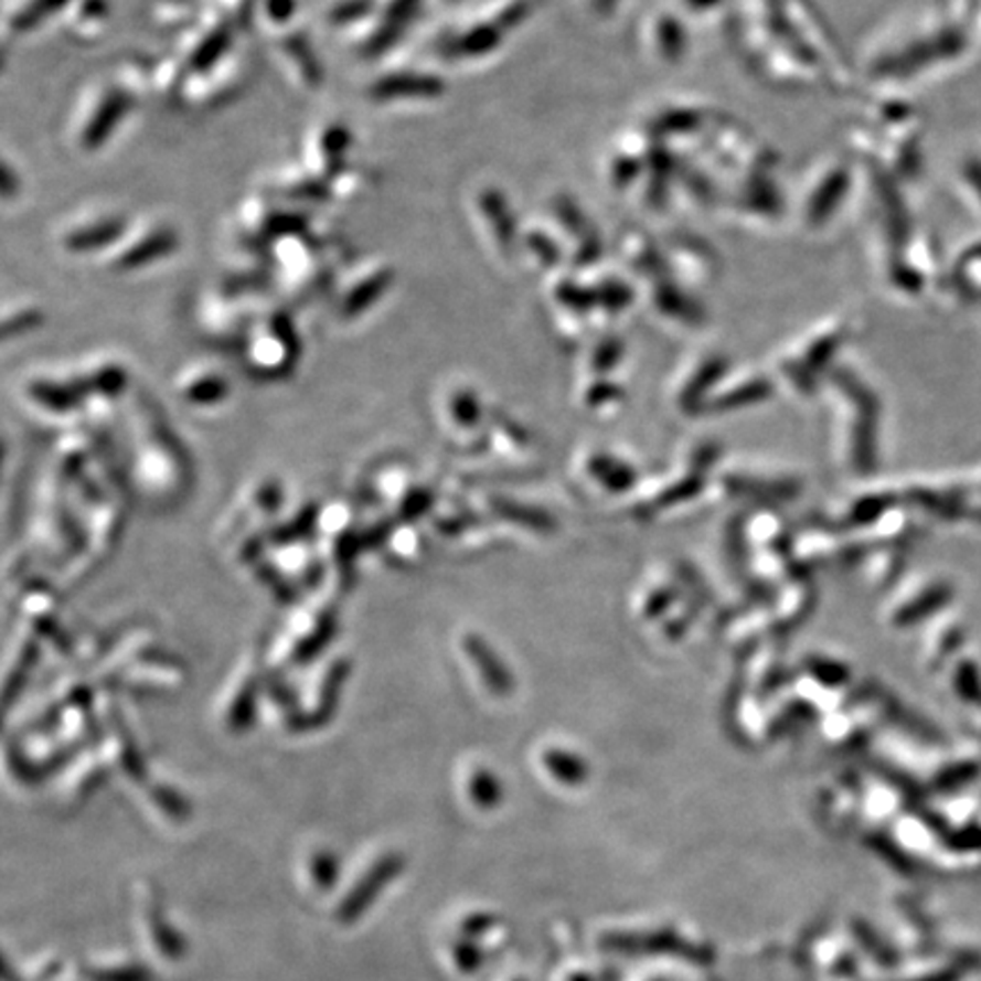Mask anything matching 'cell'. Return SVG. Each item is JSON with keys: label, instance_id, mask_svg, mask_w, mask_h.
<instances>
[{"label": "cell", "instance_id": "1", "mask_svg": "<svg viewBox=\"0 0 981 981\" xmlns=\"http://www.w3.org/2000/svg\"><path fill=\"white\" fill-rule=\"evenodd\" d=\"M441 92V83L437 77L429 75H388L373 87V94L377 98H423V96H437Z\"/></svg>", "mask_w": 981, "mask_h": 981}, {"label": "cell", "instance_id": "2", "mask_svg": "<svg viewBox=\"0 0 981 981\" xmlns=\"http://www.w3.org/2000/svg\"><path fill=\"white\" fill-rule=\"evenodd\" d=\"M124 111H126L124 94H109L107 98H103L96 107V114L87 121L83 135L85 148H98V143L114 130L116 124H119Z\"/></svg>", "mask_w": 981, "mask_h": 981}, {"label": "cell", "instance_id": "3", "mask_svg": "<svg viewBox=\"0 0 981 981\" xmlns=\"http://www.w3.org/2000/svg\"><path fill=\"white\" fill-rule=\"evenodd\" d=\"M121 227H124V223L121 221H116V218H105V221H98V223H94V225H85V227H81V230H75V232H71L68 237H66V244H68V248L71 250H87V248H98V246H105L107 242H111L116 234L121 232Z\"/></svg>", "mask_w": 981, "mask_h": 981}, {"label": "cell", "instance_id": "4", "mask_svg": "<svg viewBox=\"0 0 981 981\" xmlns=\"http://www.w3.org/2000/svg\"><path fill=\"white\" fill-rule=\"evenodd\" d=\"M959 979H961V972L957 968H948V970H936L931 974H925L916 981H959Z\"/></svg>", "mask_w": 981, "mask_h": 981}]
</instances>
